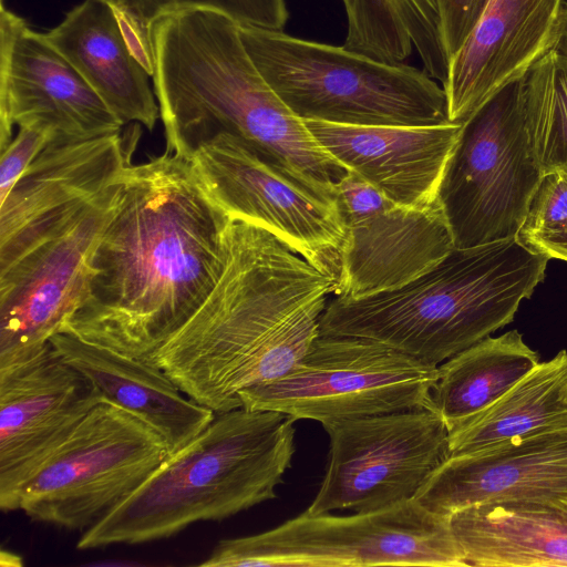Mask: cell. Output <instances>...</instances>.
I'll list each match as a JSON object with an SVG mask.
<instances>
[{
    "label": "cell",
    "instance_id": "obj_1",
    "mask_svg": "<svg viewBox=\"0 0 567 567\" xmlns=\"http://www.w3.org/2000/svg\"><path fill=\"white\" fill-rule=\"evenodd\" d=\"M229 219L190 161L165 152L128 164L81 302L61 332L145 360L216 286Z\"/></svg>",
    "mask_w": 567,
    "mask_h": 567
},
{
    "label": "cell",
    "instance_id": "obj_2",
    "mask_svg": "<svg viewBox=\"0 0 567 567\" xmlns=\"http://www.w3.org/2000/svg\"><path fill=\"white\" fill-rule=\"evenodd\" d=\"M337 279L268 230L231 218L221 275L192 318L145 360L215 413L286 374L320 334Z\"/></svg>",
    "mask_w": 567,
    "mask_h": 567
},
{
    "label": "cell",
    "instance_id": "obj_3",
    "mask_svg": "<svg viewBox=\"0 0 567 567\" xmlns=\"http://www.w3.org/2000/svg\"><path fill=\"white\" fill-rule=\"evenodd\" d=\"M151 48L166 153L189 161L204 143L228 133L337 199L338 183L348 171L266 81L237 21L207 9L171 12L153 23Z\"/></svg>",
    "mask_w": 567,
    "mask_h": 567
},
{
    "label": "cell",
    "instance_id": "obj_4",
    "mask_svg": "<svg viewBox=\"0 0 567 567\" xmlns=\"http://www.w3.org/2000/svg\"><path fill=\"white\" fill-rule=\"evenodd\" d=\"M549 259L517 237L455 247L400 288L359 299L333 296L320 334L370 339L439 367L511 323Z\"/></svg>",
    "mask_w": 567,
    "mask_h": 567
},
{
    "label": "cell",
    "instance_id": "obj_5",
    "mask_svg": "<svg viewBox=\"0 0 567 567\" xmlns=\"http://www.w3.org/2000/svg\"><path fill=\"white\" fill-rule=\"evenodd\" d=\"M296 420L272 410L216 413L121 505L82 533L94 549L172 537L203 520H221L276 497L291 467Z\"/></svg>",
    "mask_w": 567,
    "mask_h": 567
},
{
    "label": "cell",
    "instance_id": "obj_6",
    "mask_svg": "<svg viewBox=\"0 0 567 567\" xmlns=\"http://www.w3.org/2000/svg\"><path fill=\"white\" fill-rule=\"evenodd\" d=\"M240 34L266 81L302 121L364 126L452 123L443 87L425 71L277 30L240 24Z\"/></svg>",
    "mask_w": 567,
    "mask_h": 567
},
{
    "label": "cell",
    "instance_id": "obj_7",
    "mask_svg": "<svg viewBox=\"0 0 567 567\" xmlns=\"http://www.w3.org/2000/svg\"><path fill=\"white\" fill-rule=\"evenodd\" d=\"M200 567L467 566L449 518L415 499L367 513L307 512L259 534L221 539Z\"/></svg>",
    "mask_w": 567,
    "mask_h": 567
},
{
    "label": "cell",
    "instance_id": "obj_8",
    "mask_svg": "<svg viewBox=\"0 0 567 567\" xmlns=\"http://www.w3.org/2000/svg\"><path fill=\"white\" fill-rule=\"evenodd\" d=\"M527 74L462 124L437 197L456 248L516 237L544 174L527 128Z\"/></svg>",
    "mask_w": 567,
    "mask_h": 567
},
{
    "label": "cell",
    "instance_id": "obj_9",
    "mask_svg": "<svg viewBox=\"0 0 567 567\" xmlns=\"http://www.w3.org/2000/svg\"><path fill=\"white\" fill-rule=\"evenodd\" d=\"M168 456L156 430L104 399L28 481L18 509L32 520L83 533L127 499Z\"/></svg>",
    "mask_w": 567,
    "mask_h": 567
},
{
    "label": "cell",
    "instance_id": "obj_10",
    "mask_svg": "<svg viewBox=\"0 0 567 567\" xmlns=\"http://www.w3.org/2000/svg\"><path fill=\"white\" fill-rule=\"evenodd\" d=\"M437 367L361 337L319 334L282 377L240 396V409L272 410L321 424L430 406Z\"/></svg>",
    "mask_w": 567,
    "mask_h": 567
},
{
    "label": "cell",
    "instance_id": "obj_11",
    "mask_svg": "<svg viewBox=\"0 0 567 567\" xmlns=\"http://www.w3.org/2000/svg\"><path fill=\"white\" fill-rule=\"evenodd\" d=\"M329 455L306 511L374 512L415 499L450 457L449 429L431 408L322 423Z\"/></svg>",
    "mask_w": 567,
    "mask_h": 567
},
{
    "label": "cell",
    "instance_id": "obj_12",
    "mask_svg": "<svg viewBox=\"0 0 567 567\" xmlns=\"http://www.w3.org/2000/svg\"><path fill=\"white\" fill-rule=\"evenodd\" d=\"M200 183L231 218L252 223L338 281L346 226L326 197L243 140L219 133L189 159Z\"/></svg>",
    "mask_w": 567,
    "mask_h": 567
},
{
    "label": "cell",
    "instance_id": "obj_13",
    "mask_svg": "<svg viewBox=\"0 0 567 567\" xmlns=\"http://www.w3.org/2000/svg\"><path fill=\"white\" fill-rule=\"evenodd\" d=\"M120 178L0 270V368L41 350L78 309L95 248L116 205Z\"/></svg>",
    "mask_w": 567,
    "mask_h": 567
},
{
    "label": "cell",
    "instance_id": "obj_14",
    "mask_svg": "<svg viewBox=\"0 0 567 567\" xmlns=\"http://www.w3.org/2000/svg\"><path fill=\"white\" fill-rule=\"evenodd\" d=\"M337 190L346 237L333 296L359 299L400 288L455 248L439 203L430 208L399 205L349 171Z\"/></svg>",
    "mask_w": 567,
    "mask_h": 567
},
{
    "label": "cell",
    "instance_id": "obj_15",
    "mask_svg": "<svg viewBox=\"0 0 567 567\" xmlns=\"http://www.w3.org/2000/svg\"><path fill=\"white\" fill-rule=\"evenodd\" d=\"M104 400L91 379L49 341L0 368V508L18 511L22 488Z\"/></svg>",
    "mask_w": 567,
    "mask_h": 567
},
{
    "label": "cell",
    "instance_id": "obj_16",
    "mask_svg": "<svg viewBox=\"0 0 567 567\" xmlns=\"http://www.w3.org/2000/svg\"><path fill=\"white\" fill-rule=\"evenodd\" d=\"M44 124L55 137L120 133L124 123L76 69L27 22L0 7V150L13 125Z\"/></svg>",
    "mask_w": 567,
    "mask_h": 567
},
{
    "label": "cell",
    "instance_id": "obj_17",
    "mask_svg": "<svg viewBox=\"0 0 567 567\" xmlns=\"http://www.w3.org/2000/svg\"><path fill=\"white\" fill-rule=\"evenodd\" d=\"M128 164L120 133L52 138L0 204V270L76 216Z\"/></svg>",
    "mask_w": 567,
    "mask_h": 567
},
{
    "label": "cell",
    "instance_id": "obj_18",
    "mask_svg": "<svg viewBox=\"0 0 567 567\" xmlns=\"http://www.w3.org/2000/svg\"><path fill=\"white\" fill-rule=\"evenodd\" d=\"M415 501L446 518L484 503L567 501V425L450 456Z\"/></svg>",
    "mask_w": 567,
    "mask_h": 567
},
{
    "label": "cell",
    "instance_id": "obj_19",
    "mask_svg": "<svg viewBox=\"0 0 567 567\" xmlns=\"http://www.w3.org/2000/svg\"><path fill=\"white\" fill-rule=\"evenodd\" d=\"M564 1L491 0L450 61L442 84L450 122L464 123L553 50Z\"/></svg>",
    "mask_w": 567,
    "mask_h": 567
},
{
    "label": "cell",
    "instance_id": "obj_20",
    "mask_svg": "<svg viewBox=\"0 0 567 567\" xmlns=\"http://www.w3.org/2000/svg\"><path fill=\"white\" fill-rule=\"evenodd\" d=\"M318 143L347 171L390 200L412 208L436 205L462 124L342 125L303 121Z\"/></svg>",
    "mask_w": 567,
    "mask_h": 567
},
{
    "label": "cell",
    "instance_id": "obj_21",
    "mask_svg": "<svg viewBox=\"0 0 567 567\" xmlns=\"http://www.w3.org/2000/svg\"><path fill=\"white\" fill-rule=\"evenodd\" d=\"M44 37L124 124L137 122L154 128L161 115L150 84L152 75L110 4L84 0Z\"/></svg>",
    "mask_w": 567,
    "mask_h": 567
},
{
    "label": "cell",
    "instance_id": "obj_22",
    "mask_svg": "<svg viewBox=\"0 0 567 567\" xmlns=\"http://www.w3.org/2000/svg\"><path fill=\"white\" fill-rule=\"evenodd\" d=\"M50 342L93 381L105 400L133 412L164 439L169 455L196 437L216 413L188 398L156 364L68 333Z\"/></svg>",
    "mask_w": 567,
    "mask_h": 567
},
{
    "label": "cell",
    "instance_id": "obj_23",
    "mask_svg": "<svg viewBox=\"0 0 567 567\" xmlns=\"http://www.w3.org/2000/svg\"><path fill=\"white\" fill-rule=\"evenodd\" d=\"M467 566L567 567V501H507L449 517Z\"/></svg>",
    "mask_w": 567,
    "mask_h": 567
},
{
    "label": "cell",
    "instance_id": "obj_24",
    "mask_svg": "<svg viewBox=\"0 0 567 567\" xmlns=\"http://www.w3.org/2000/svg\"><path fill=\"white\" fill-rule=\"evenodd\" d=\"M538 363L517 330L488 336L437 367L430 406L450 431L502 398Z\"/></svg>",
    "mask_w": 567,
    "mask_h": 567
},
{
    "label": "cell",
    "instance_id": "obj_25",
    "mask_svg": "<svg viewBox=\"0 0 567 567\" xmlns=\"http://www.w3.org/2000/svg\"><path fill=\"white\" fill-rule=\"evenodd\" d=\"M567 425V351L539 362L488 408L449 431L450 456Z\"/></svg>",
    "mask_w": 567,
    "mask_h": 567
},
{
    "label": "cell",
    "instance_id": "obj_26",
    "mask_svg": "<svg viewBox=\"0 0 567 567\" xmlns=\"http://www.w3.org/2000/svg\"><path fill=\"white\" fill-rule=\"evenodd\" d=\"M348 31L343 48L386 63L415 50L424 71L442 84L449 60L435 0H342Z\"/></svg>",
    "mask_w": 567,
    "mask_h": 567
},
{
    "label": "cell",
    "instance_id": "obj_27",
    "mask_svg": "<svg viewBox=\"0 0 567 567\" xmlns=\"http://www.w3.org/2000/svg\"><path fill=\"white\" fill-rule=\"evenodd\" d=\"M526 122L542 172L567 173V60L554 50L527 74Z\"/></svg>",
    "mask_w": 567,
    "mask_h": 567
},
{
    "label": "cell",
    "instance_id": "obj_28",
    "mask_svg": "<svg viewBox=\"0 0 567 567\" xmlns=\"http://www.w3.org/2000/svg\"><path fill=\"white\" fill-rule=\"evenodd\" d=\"M116 12L131 48L153 75L151 28L164 14L207 9L241 25L282 31L289 13L285 0H103Z\"/></svg>",
    "mask_w": 567,
    "mask_h": 567
},
{
    "label": "cell",
    "instance_id": "obj_29",
    "mask_svg": "<svg viewBox=\"0 0 567 567\" xmlns=\"http://www.w3.org/2000/svg\"><path fill=\"white\" fill-rule=\"evenodd\" d=\"M516 237L549 258L567 245V173L543 174Z\"/></svg>",
    "mask_w": 567,
    "mask_h": 567
},
{
    "label": "cell",
    "instance_id": "obj_30",
    "mask_svg": "<svg viewBox=\"0 0 567 567\" xmlns=\"http://www.w3.org/2000/svg\"><path fill=\"white\" fill-rule=\"evenodd\" d=\"M55 133L44 124L19 126V132L1 150L0 204L4 202L16 183Z\"/></svg>",
    "mask_w": 567,
    "mask_h": 567
},
{
    "label": "cell",
    "instance_id": "obj_31",
    "mask_svg": "<svg viewBox=\"0 0 567 567\" xmlns=\"http://www.w3.org/2000/svg\"><path fill=\"white\" fill-rule=\"evenodd\" d=\"M440 32L449 60L463 45L491 0H435Z\"/></svg>",
    "mask_w": 567,
    "mask_h": 567
},
{
    "label": "cell",
    "instance_id": "obj_32",
    "mask_svg": "<svg viewBox=\"0 0 567 567\" xmlns=\"http://www.w3.org/2000/svg\"><path fill=\"white\" fill-rule=\"evenodd\" d=\"M553 50L567 60V0L561 6Z\"/></svg>",
    "mask_w": 567,
    "mask_h": 567
},
{
    "label": "cell",
    "instance_id": "obj_33",
    "mask_svg": "<svg viewBox=\"0 0 567 567\" xmlns=\"http://www.w3.org/2000/svg\"><path fill=\"white\" fill-rule=\"evenodd\" d=\"M1 566H18L20 567L22 565L21 557L18 555H14L10 551L1 550Z\"/></svg>",
    "mask_w": 567,
    "mask_h": 567
},
{
    "label": "cell",
    "instance_id": "obj_34",
    "mask_svg": "<svg viewBox=\"0 0 567 567\" xmlns=\"http://www.w3.org/2000/svg\"><path fill=\"white\" fill-rule=\"evenodd\" d=\"M555 258L563 259L567 261V245H565L556 255Z\"/></svg>",
    "mask_w": 567,
    "mask_h": 567
}]
</instances>
